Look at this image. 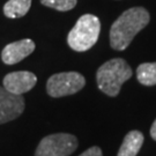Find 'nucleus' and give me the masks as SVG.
<instances>
[{"mask_svg": "<svg viewBox=\"0 0 156 156\" xmlns=\"http://www.w3.org/2000/svg\"><path fill=\"white\" fill-rule=\"evenodd\" d=\"M31 0H8L4 6V14L9 19L24 16L30 9Z\"/></svg>", "mask_w": 156, "mask_h": 156, "instance_id": "obj_10", "label": "nucleus"}, {"mask_svg": "<svg viewBox=\"0 0 156 156\" xmlns=\"http://www.w3.org/2000/svg\"><path fill=\"white\" fill-rule=\"evenodd\" d=\"M100 31V19L93 14H84L68 33L67 44L72 50L78 52L88 51L96 44Z\"/></svg>", "mask_w": 156, "mask_h": 156, "instance_id": "obj_3", "label": "nucleus"}, {"mask_svg": "<svg viewBox=\"0 0 156 156\" xmlns=\"http://www.w3.org/2000/svg\"><path fill=\"white\" fill-rule=\"evenodd\" d=\"M132 68L123 58H115L104 62L97 69L96 81L102 93L116 97L122 88V84L132 76Z\"/></svg>", "mask_w": 156, "mask_h": 156, "instance_id": "obj_2", "label": "nucleus"}, {"mask_svg": "<svg viewBox=\"0 0 156 156\" xmlns=\"http://www.w3.org/2000/svg\"><path fill=\"white\" fill-rule=\"evenodd\" d=\"M151 136L156 141V119H155V122L153 123V125H151Z\"/></svg>", "mask_w": 156, "mask_h": 156, "instance_id": "obj_14", "label": "nucleus"}, {"mask_svg": "<svg viewBox=\"0 0 156 156\" xmlns=\"http://www.w3.org/2000/svg\"><path fill=\"white\" fill-rule=\"evenodd\" d=\"M80 156H103V153H102V149L100 147L94 146V147H90L89 149L83 151Z\"/></svg>", "mask_w": 156, "mask_h": 156, "instance_id": "obj_13", "label": "nucleus"}, {"mask_svg": "<svg viewBox=\"0 0 156 156\" xmlns=\"http://www.w3.org/2000/svg\"><path fill=\"white\" fill-rule=\"evenodd\" d=\"M78 139L73 134H50L41 140L35 156H68L78 148Z\"/></svg>", "mask_w": 156, "mask_h": 156, "instance_id": "obj_4", "label": "nucleus"}, {"mask_svg": "<svg viewBox=\"0 0 156 156\" xmlns=\"http://www.w3.org/2000/svg\"><path fill=\"white\" fill-rule=\"evenodd\" d=\"M34 50L35 43L31 39H21L6 45L1 52V59L7 65H14L27 58L29 55H31Z\"/></svg>", "mask_w": 156, "mask_h": 156, "instance_id": "obj_8", "label": "nucleus"}, {"mask_svg": "<svg viewBox=\"0 0 156 156\" xmlns=\"http://www.w3.org/2000/svg\"><path fill=\"white\" fill-rule=\"evenodd\" d=\"M136 78L144 86L156 84V62H144L136 68Z\"/></svg>", "mask_w": 156, "mask_h": 156, "instance_id": "obj_11", "label": "nucleus"}, {"mask_svg": "<svg viewBox=\"0 0 156 156\" xmlns=\"http://www.w3.org/2000/svg\"><path fill=\"white\" fill-rule=\"evenodd\" d=\"M151 21L148 11L144 7H132L125 11L113 22L110 29V45L113 50L127 49L133 38Z\"/></svg>", "mask_w": 156, "mask_h": 156, "instance_id": "obj_1", "label": "nucleus"}, {"mask_svg": "<svg viewBox=\"0 0 156 156\" xmlns=\"http://www.w3.org/2000/svg\"><path fill=\"white\" fill-rule=\"evenodd\" d=\"M24 110V98L22 95H15L0 87V124L16 119Z\"/></svg>", "mask_w": 156, "mask_h": 156, "instance_id": "obj_6", "label": "nucleus"}, {"mask_svg": "<svg viewBox=\"0 0 156 156\" xmlns=\"http://www.w3.org/2000/svg\"><path fill=\"white\" fill-rule=\"evenodd\" d=\"M4 88L15 95H23L31 90L37 83L36 75L28 71L12 72L6 75L4 80Z\"/></svg>", "mask_w": 156, "mask_h": 156, "instance_id": "obj_7", "label": "nucleus"}, {"mask_svg": "<svg viewBox=\"0 0 156 156\" xmlns=\"http://www.w3.org/2000/svg\"><path fill=\"white\" fill-rule=\"evenodd\" d=\"M78 0H41L42 5L53 8L59 12H67L73 9Z\"/></svg>", "mask_w": 156, "mask_h": 156, "instance_id": "obj_12", "label": "nucleus"}, {"mask_svg": "<svg viewBox=\"0 0 156 156\" xmlns=\"http://www.w3.org/2000/svg\"><path fill=\"white\" fill-rule=\"evenodd\" d=\"M86 79L78 72H62L53 74L46 82V91L51 97H64L82 89Z\"/></svg>", "mask_w": 156, "mask_h": 156, "instance_id": "obj_5", "label": "nucleus"}, {"mask_svg": "<svg viewBox=\"0 0 156 156\" xmlns=\"http://www.w3.org/2000/svg\"><path fill=\"white\" fill-rule=\"evenodd\" d=\"M145 136L140 131L128 132L123 140L117 156H136L144 145Z\"/></svg>", "mask_w": 156, "mask_h": 156, "instance_id": "obj_9", "label": "nucleus"}]
</instances>
